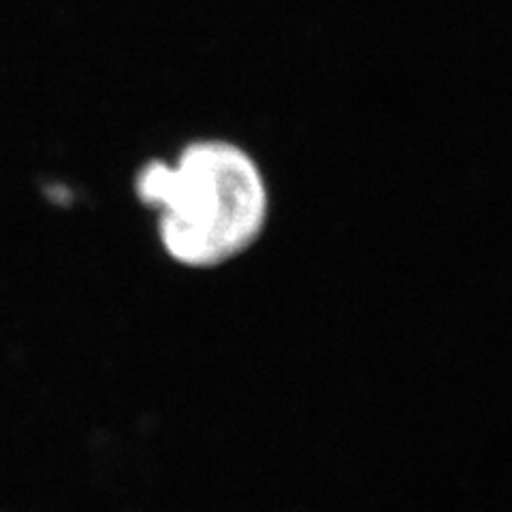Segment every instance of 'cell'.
<instances>
[{
	"mask_svg": "<svg viewBox=\"0 0 512 512\" xmlns=\"http://www.w3.org/2000/svg\"><path fill=\"white\" fill-rule=\"evenodd\" d=\"M137 197L158 216V237L173 261L216 267L246 252L269 216L256 160L237 143L201 139L175 163L152 160L137 175Z\"/></svg>",
	"mask_w": 512,
	"mask_h": 512,
	"instance_id": "1",
	"label": "cell"
}]
</instances>
